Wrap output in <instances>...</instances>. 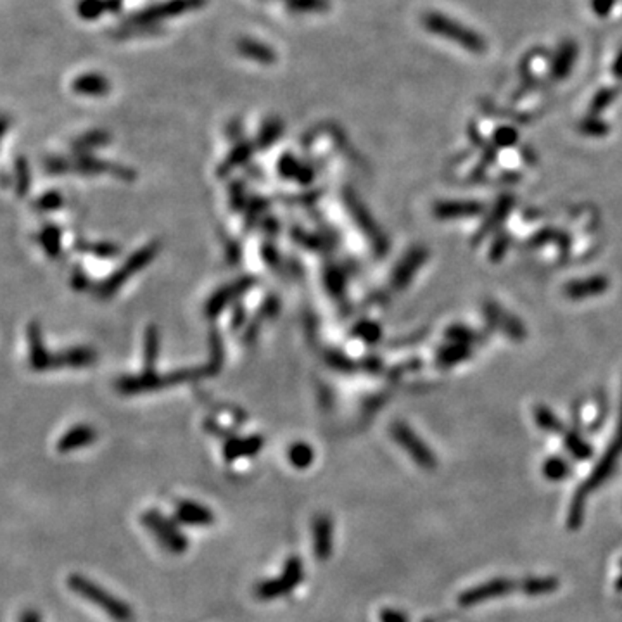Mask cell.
Listing matches in <instances>:
<instances>
[{"instance_id":"8992f818","label":"cell","mask_w":622,"mask_h":622,"mask_svg":"<svg viewBox=\"0 0 622 622\" xmlns=\"http://www.w3.org/2000/svg\"><path fill=\"white\" fill-rule=\"evenodd\" d=\"M173 519L180 526L209 527L214 522V514L211 508L201 505V503L182 499V502H177V505H175Z\"/></svg>"},{"instance_id":"6da1fadb","label":"cell","mask_w":622,"mask_h":622,"mask_svg":"<svg viewBox=\"0 0 622 622\" xmlns=\"http://www.w3.org/2000/svg\"><path fill=\"white\" fill-rule=\"evenodd\" d=\"M68 588L71 589L75 595H78L80 598L87 600L88 603L95 605L103 611L105 616L111 617L116 622H133L135 619V613L133 608L130 607L127 601L120 600L118 596L109 593L108 589L99 586L97 583H93L88 577L81 574H71L66 579Z\"/></svg>"},{"instance_id":"7a4b0ae2","label":"cell","mask_w":622,"mask_h":622,"mask_svg":"<svg viewBox=\"0 0 622 622\" xmlns=\"http://www.w3.org/2000/svg\"><path fill=\"white\" fill-rule=\"evenodd\" d=\"M304 579V564L298 555L287 556L284 562L280 576L270 577V579L259 581L254 586V596L261 601H271L276 598L287 596L303 583Z\"/></svg>"},{"instance_id":"ba28073f","label":"cell","mask_w":622,"mask_h":622,"mask_svg":"<svg viewBox=\"0 0 622 622\" xmlns=\"http://www.w3.org/2000/svg\"><path fill=\"white\" fill-rule=\"evenodd\" d=\"M263 446V439L254 436V437H246V439H235L225 445V458L227 462H234L241 457H253L254 453H258Z\"/></svg>"},{"instance_id":"7c38bea8","label":"cell","mask_w":622,"mask_h":622,"mask_svg":"<svg viewBox=\"0 0 622 622\" xmlns=\"http://www.w3.org/2000/svg\"><path fill=\"white\" fill-rule=\"evenodd\" d=\"M315 453H313L311 446L306 442H296L289 448V462L296 467V469H308L313 463Z\"/></svg>"},{"instance_id":"9c48e42d","label":"cell","mask_w":622,"mask_h":622,"mask_svg":"<svg viewBox=\"0 0 622 622\" xmlns=\"http://www.w3.org/2000/svg\"><path fill=\"white\" fill-rule=\"evenodd\" d=\"M93 437H95V434H93L90 427H75V429H71L61 437L58 450L61 453H68V451L83 448V446L90 445Z\"/></svg>"},{"instance_id":"7402d4cb","label":"cell","mask_w":622,"mask_h":622,"mask_svg":"<svg viewBox=\"0 0 622 622\" xmlns=\"http://www.w3.org/2000/svg\"><path fill=\"white\" fill-rule=\"evenodd\" d=\"M617 588H619V589H622V577H621V579H619V583H617Z\"/></svg>"},{"instance_id":"44dd1931","label":"cell","mask_w":622,"mask_h":622,"mask_svg":"<svg viewBox=\"0 0 622 622\" xmlns=\"http://www.w3.org/2000/svg\"><path fill=\"white\" fill-rule=\"evenodd\" d=\"M613 75H616L617 78H622V51L619 52V56H617L616 61H613Z\"/></svg>"},{"instance_id":"8fae6325","label":"cell","mask_w":622,"mask_h":622,"mask_svg":"<svg viewBox=\"0 0 622 622\" xmlns=\"http://www.w3.org/2000/svg\"><path fill=\"white\" fill-rule=\"evenodd\" d=\"M576 59H577L576 43H571V42L564 43V46L560 47V51L556 52L555 59H553L551 73L556 76V78H565V76L571 73Z\"/></svg>"},{"instance_id":"30bf717a","label":"cell","mask_w":622,"mask_h":622,"mask_svg":"<svg viewBox=\"0 0 622 622\" xmlns=\"http://www.w3.org/2000/svg\"><path fill=\"white\" fill-rule=\"evenodd\" d=\"M394 436H396L398 441H400V445H403L405 448L413 455V458H417V462L420 463V465L424 467L432 465V457H430L429 451L420 445V441H418L417 437L413 439L412 434H410L405 427H398V429L394 430Z\"/></svg>"},{"instance_id":"5b68a950","label":"cell","mask_w":622,"mask_h":622,"mask_svg":"<svg viewBox=\"0 0 622 622\" xmlns=\"http://www.w3.org/2000/svg\"><path fill=\"white\" fill-rule=\"evenodd\" d=\"M313 555L320 562H327L334 551V520L331 515L318 514L311 522Z\"/></svg>"},{"instance_id":"5bb4252c","label":"cell","mask_w":622,"mask_h":622,"mask_svg":"<svg viewBox=\"0 0 622 622\" xmlns=\"http://www.w3.org/2000/svg\"><path fill=\"white\" fill-rule=\"evenodd\" d=\"M553 588H556L555 579H534L526 584V589L531 593V595H539V593L550 591Z\"/></svg>"},{"instance_id":"9a60e30c","label":"cell","mask_w":622,"mask_h":622,"mask_svg":"<svg viewBox=\"0 0 622 622\" xmlns=\"http://www.w3.org/2000/svg\"><path fill=\"white\" fill-rule=\"evenodd\" d=\"M613 6H616V0H591L593 11H595L600 18H605V16L611 14Z\"/></svg>"},{"instance_id":"52a82bcc","label":"cell","mask_w":622,"mask_h":622,"mask_svg":"<svg viewBox=\"0 0 622 622\" xmlns=\"http://www.w3.org/2000/svg\"><path fill=\"white\" fill-rule=\"evenodd\" d=\"M510 589H514V584H512L510 581H493V583L481 584V586L469 589V591L463 593V595L460 596V603L462 605H474V603H479V601L507 595Z\"/></svg>"},{"instance_id":"277c9868","label":"cell","mask_w":622,"mask_h":622,"mask_svg":"<svg viewBox=\"0 0 622 622\" xmlns=\"http://www.w3.org/2000/svg\"><path fill=\"white\" fill-rule=\"evenodd\" d=\"M424 26L430 33L445 36V38L458 43V46L467 48V51L475 52V54H481V52L486 51V40L481 35L475 33L474 30H469V28L463 26L458 21H453V19H450L445 14L429 12V14L424 16Z\"/></svg>"},{"instance_id":"d6986e66","label":"cell","mask_w":622,"mask_h":622,"mask_svg":"<svg viewBox=\"0 0 622 622\" xmlns=\"http://www.w3.org/2000/svg\"><path fill=\"white\" fill-rule=\"evenodd\" d=\"M546 474H548V477H551V479H560L565 474V467L560 462L553 460L550 465L546 467Z\"/></svg>"},{"instance_id":"ac0fdd59","label":"cell","mask_w":622,"mask_h":622,"mask_svg":"<svg viewBox=\"0 0 622 622\" xmlns=\"http://www.w3.org/2000/svg\"><path fill=\"white\" fill-rule=\"evenodd\" d=\"M244 52H246V54H249V56L258 54V59L259 61H266L268 59L266 56H271L265 47H263V46H256V43H246V46H244Z\"/></svg>"},{"instance_id":"2e32d148","label":"cell","mask_w":622,"mask_h":622,"mask_svg":"<svg viewBox=\"0 0 622 622\" xmlns=\"http://www.w3.org/2000/svg\"><path fill=\"white\" fill-rule=\"evenodd\" d=\"M613 93H616V92H613L612 88H605V90H601V92L596 93L595 100H593V109L600 111V109H603L605 105L611 104L612 99H613Z\"/></svg>"},{"instance_id":"3957f363","label":"cell","mask_w":622,"mask_h":622,"mask_svg":"<svg viewBox=\"0 0 622 622\" xmlns=\"http://www.w3.org/2000/svg\"><path fill=\"white\" fill-rule=\"evenodd\" d=\"M142 526L154 536L162 550L172 555H182L189 548V538L180 529L175 519H168L160 510H147L142 514Z\"/></svg>"},{"instance_id":"e0dca14e","label":"cell","mask_w":622,"mask_h":622,"mask_svg":"<svg viewBox=\"0 0 622 622\" xmlns=\"http://www.w3.org/2000/svg\"><path fill=\"white\" fill-rule=\"evenodd\" d=\"M379 617H380V622H408L403 612L394 611V608H384Z\"/></svg>"},{"instance_id":"4fadbf2b","label":"cell","mask_w":622,"mask_h":622,"mask_svg":"<svg viewBox=\"0 0 622 622\" xmlns=\"http://www.w3.org/2000/svg\"><path fill=\"white\" fill-rule=\"evenodd\" d=\"M75 88L83 93H103L105 88H108V85H105V81L100 78V76L90 75V76H81V78L76 80Z\"/></svg>"},{"instance_id":"ffe728a7","label":"cell","mask_w":622,"mask_h":622,"mask_svg":"<svg viewBox=\"0 0 622 622\" xmlns=\"http://www.w3.org/2000/svg\"><path fill=\"white\" fill-rule=\"evenodd\" d=\"M19 622H42L40 619V613L33 611V608H30V611H24L21 613V617H19Z\"/></svg>"}]
</instances>
